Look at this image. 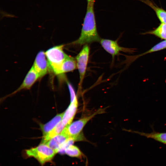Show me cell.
Segmentation results:
<instances>
[{"label":"cell","instance_id":"obj_16","mask_svg":"<svg viewBox=\"0 0 166 166\" xmlns=\"http://www.w3.org/2000/svg\"><path fill=\"white\" fill-rule=\"evenodd\" d=\"M65 154L70 157L80 159L82 158L84 156L79 148L73 144L70 145L65 149Z\"/></svg>","mask_w":166,"mask_h":166},{"label":"cell","instance_id":"obj_9","mask_svg":"<svg viewBox=\"0 0 166 166\" xmlns=\"http://www.w3.org/2000/svg\"><path fill=\"white\" fill-rule=\"evenodd\" d=\"M78 105L76 97L64 112V115L61 121L64 125L66 127L72 123L76 114Z\"/></svg>","mask_w":166,"mask_h":166},{"label":"cell","instance_id":"obj_18","mask_svg":"<svg viewBox=\"0 0 166 166\" xmlns=\"http://www.w3.org/2000/svg\"><path fill=\"white\" fill-rule=\"evenodd\" d=\"M1 13H2L3 16V17L6 16V17H14V15H13V14H8L7 13H6L5 12H3L2 11V12H1Z\"/></svg>","mask_w":166,"mask_h":166},{"label":"cell","instance_id":"obj_3","mask_svg":"<svg viewBox=\"0 0 166 166\" xmlns=\"http://www.w3.org/2000/svg\"><path fill=\"white\" fill-rule=\"evenodd\" d=\"M25 153L27 157L34 158L43 165L51 161L57 152L46 144L41 143L36 147L26 150Z\"/></svg>","mask_w":166,"mask_h":166},{"label":"cell","instance_id":"obj_17","mask_svg":"<svg viewBox=\"0 0 166 166\" xmlns=\"http://www.w3.org/2000/svg\"><path fill=\"white\" fill-rule=\"evenodd\" d=\"M166 49V40L159 42L152 47L150 49L140 54L135 55L132 57V60H135L139 57L148 53L158 51Z\"/></svg>","mask_w":166,"mask_h":166},{"label":"cell","instance_id":"obj_7","mask_svg":"<svg viewBox=\"0 0 166 166\" xmlns=\"http://www.w3.org/2000/svg\"><path fill=\"white\" fill-rule=\"evenodd\" d=\"M100 42L104 49L112 55L113 59L121 51L131 52L130 49L120 46L117 41L101 39Z\"/></svg>","mask_w":166,"mask_h":166},{"label":"cell","instance_id":"obj_15","mask_svg":"<svg viewBox=\"0 0 166 166\" xmlns=\"http://www.w3.org/2000/svg\"><path fill=\"white\" fill-rule=\"evenodd\" d=\"M144 34L154 35L161 39L166 40V23H161L154 30L147 32Z\"/></svg>","mask_w":166,"mask_h":166},{"label":"cell","instance_id":"obj_14","mask_svg":"<svg viewBox=\"0 0 166 166\" xmlns=\"http://www.w3.org/2000/svg\"><path fill=\"white\" fill-rule=\"evenodd\" d=\"M65 126L61 121L53 129L42 136L41 143H45L50 139L61 132Z\"/></svg>","mask_w":166,"mask_h":166},{"label":"cell","instance_id":"obj_8","mask_svg":"<svg viewBox=\"0 0 166 166\" xmlns=\"http://www.w3.org/2000/svg\"><path fill=\"white\" fill-rule=\"evenodd\" d=\"M39 78V77L38 74L32 66L27 73L20 86L16 90L9 95L8 96H11L22 90L30 89Z\"/></svg>","mask_w":166,"mask_h":166},{"label":"cell","instance_id":"obj_19","mask_svg":"<svg viewBox=\"0 0 166 166\" xmlns=\"http://www.w3.org/2000/svg\"><path fill=\"white\" fill-rule=\"evenodd\" d=\"M87 3L92 2H95V0H86Z\"/></svg>","mask_w":166,"mask_h":166},{"label":"cell","instance_id":"obj_6","mask_svg":"<svg viewBox=\"0 0 166 166\" xmlns=\"http://www.w3.org/2000/svg\"><path fill=\"white\" fill-rule=\"evenodd\" d=\"M32 66L38 74L39 78L45 76L50 70L45 52L41 51L38 53Z\"/></svg>","mask_w":166,"mask_h":166},{"label":"cell","instance_id":"obj_12","mask_svg":"<svg viewBox=\"0 0 166 166\" xmlns=\"http://www.w3.org/2000/svg\"><path fill=\"white\" fill-rule=\"evenodd\" d=\"M77 69L76 59L68 55L63 62L61 68V75L71 72Z\"/></svg>","mask_w":166,"mask_h":166},{"label":"cell","instance_id":"obj_10","mask_svg":"<svg viewBox=\"0 0 166 166\" xmlns=\"http://www.w3.org/2000/svg\"><path fill=\"white\" fill-rule=\"evenodd\" d=\"M69 138L63 130L61 133L53 137L44 144L55 150L57 153L60 148Z\"/></svg>","mask_w":166,"mask_h":166},{"label":"cell","instance_id":"obj_13","mask_svg":"<svg viewBox=\"0 0 166 166\" xmlns=\"http://www.w3.org/2000/svg\"><path fill=\"white\" fill-rule=\"evenodd\" d=\"M141 1L151 7L155 11L156 14L161 23H166V11L162 8L157 7L149 0Z\"/></svg>","mask_w":166,"mask_h":166},{"label":"cell","instance_id":"obj_5","mask_svg":"<svg viewBox=\"0 0 166 166\" xmlns=\"http://www.w3.org/2000/svg\"><path fill=\"white\" fill-rule=\"evenodd\" d=\"M89 51V46L87 44H85L76 57L77 69L79 73L80 86L82 84L86 73Z\"/></svg>","mask_w":166,"mask_h":166},{"label":"cell","instance_id":"obj_11","mask_svg":"<svg viewBox=\"0 0 166 166\" xmlns=\"http://www.w3.org/2000/svg\"><path fill=\"white\" fill-rule=\"evenodd\" d=\"M64 112L57 114L51 120L46 123L40 124V126L43 136H45L53 129L61 121Z\"/></svg>","mask_w":166,"mask_h":166},{"label":"cell","instance_id":"obj_1","mask_svg":"<svg viewBox=\"0 0 166 166\" xmlns=\"http://www.w3.org/2000/svg\"><path fill=\"white\" fill-rule=\"evenodd\" d=\"M95 2L87 3L80 36L72 42L73 45H81L94 42H100L101 38L98 33L95 12Z\"/></svg>","mask_w":166,"mask_h":166},{"label":"cell","instance_id":"obj_4","mask_svg":"<svg viewBox=\"0 0 166 166\" xmlns=\"http://www.w3.org/2000/svg\"><path fill=\"white\" fill-rule=\"evenodd\" d=\"M101 110L97 111L92 115L82 118L72 123L69 125L65 127L63 131L65 132L69 137L72 138L77 141L84 140V138L81 134L83 128L86 123L95 115L101 113Z\"/></svg>","mask_w":166,"mask_h":166},{"label":"cell","instance_id":"obj_2","mask_svg":"<svg viewBox=\"0 0 166 166\" xmlns=\"http://www.w3.org/2000/svg\"><path fill=\"white\" fill-rule=\"evenodd\" d=\"M64 45H61L50 48L45 52L50 70L56 75H61L62 64L68 55L63 50Z\"/></svg>","mask_w":166,"mask_h":166}]
</instances>
